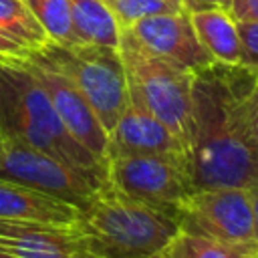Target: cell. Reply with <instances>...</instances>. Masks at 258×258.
Instances as JSON below:
<instances>
[{
  "label": "cell",
  "mask_w": 258,
  "mask_h": 258,
  "mask_svg": "<svg viewBox=\"0 0 258 258\" xmlns=\"http://www.w3.org/2000/svg\"><path fill=\"white\" fill-rule=\"evenodd\" d=\"M238 64L214 62L194 75V131L189 159L196 189H258V141L238 111Z\"/></svg>",
  "instance_id": "obj_1"
},
{
  "label": "cell",
  "mask_w": 258,
  "mask_h": 258,
  "mask_svg": "<svg viewBox=\"0 0 258 258\" xmlns=\"http://www.w3.org/2000/svg\"><path fill=\"white\" fill-rule=\"evenodd\" d=\"M0 133L73 167L107 177V161L71 137L22 58H0Z\"/></svg>",
  "instance_id": "obj_2"
},
{
  "label": "cell",
  "mask_w": 258,
  "mask_h": 258,
  "mask_svg": "<svg viewBox=\"0 0 258 258\" xmlns=\"http://www.w3.org/2000/svg\"><path fill=\"white\" fill-rule=\"evenodd\" d=\"M79 226L101 258H159L179 232L173 212L133 200L109 181L81 210Z\"/></svg>",
  "instance_id": "obj_3"
},
{
  "label": "cell",
  "mask_w": 258,
  "mask_h": 258,
  "mask_svg": "<svg viewBox=\"0 0 258 258\" xmlns=\"http://www.w3.org/2000/svg\"><path fill=\"white\" fill-rule=\"evenodd\" d=\"M117 48L127 77L129 103L155 115L189 147L194 131V73L155 56L127 28H121Z\"/></svg>",
  "instance_id": "obj_4"
},
{
  "label": "cell",
  "mask_w": 258,
  "mask_h": 258,
  "mask_svg": "<svg viewBox=\"0 0 258 258\" xmlns=\"http://www.w3.org/2000/svg\"><path fill=\"white\" fill-rule=\"evenodd\" d=\"M30 58L42 60L62 73L85 97L103 129L109 133L129 107V89L119 48L77 42L54 44L30 50Z\"/></svg>",
  "instance_id": "obj_5"
},
{
  "label": "cell",
  "mask_w": 258,
  "mask_h": 258,
  "mask_svg": "<svg viewBox=\"0 0 258 258\" xmlns=\"http://www.w3.org/2000/svg\"><path fill=\"white\" fill-rule=\"evenodd\" d=\"M107 161V181L125 196L175 214L194 185L191 159L185 151L119 155Z\"/></svg>",
  "instance_id": "obj_6"
},
{
  "label": "cell",
  "mask_w": 258,
  "mask_h": 258,
  "mask_svg": "<svg viewBox=\"0 0 258 258\" xmlns=\"http://www.w3.org/2000/svg\"><path fill=\"white\" fill-rule=\"evenodd\" d=\"M0 179L44 191L77 206L79 210H83L91 196L107 181V177L73 167L48 153L8 137L0 139Z\"/></svg>",
  "instance_id": "obj_7"
},
{
  "label": "cell",
  "mask_w": 258,
  "mask_h": 258,
  "mask_svg": "<svg viewBox=\"0 0 258 258\" xmlns=\"http://www.w3.org/2000/svg\"><path fill=\"white\" fill-rule=\"evenodd\" d=\"M175 216L181 232L226 244H256L250 189H194L177 204Z\"/></svg>",
  "instance_id": "obj_8"
},
{
  "label": "cell",
  "mask_w": 258,
  "mask_h": 258,
  "mask_svg": "<svg viewBox=\"0 0 258 258\" xmlns=\"http://www.w3.org/2000/svg\"><path fill=\"white\" fill-rule=\"evenodd\" d=\"M0 248L14 258H101L79 224L0 220Z\"/></svg>",
  "instance_id": "obj_9"
},
{
  "label": "cell",
  "mask_w": 258,
  "mask_h": 258,
  "mask_svg": "<svg viewBox=\"0 0 258 258\" xmlns=\"http://www.w3.org/2000/svg\"><path fill=\"white\" fill-rule=\"evenodd\" d=\"M127 30L149 52L194 75L216 62L200 42L187 10L151 14L133 22Z\"/></svg>",
  "instance_id": "obj_10"
},
{
  "label": "cell",
  "mask_w": 258,
  "mask_h": 258,
  "mask_svg": "<svg viewBox=\"0 0 258 258\" xmlns=\"http://www.w3.org/2000/svg\"><path fill=\"white\" fill-rule=\"evenodd\" d=\"M22 62L26 69L36 77L38 85L46 93L50 105L54 107L58 119L62 121L64 129L71 133L75 141H79L85 149H89L95 157L105 161V149H107V131L99 123L97 115L85 101V97L79 93V89L56 69L50 64L24 56Z\"/></svg>",
  "instance_id": "obj_11"
},
{
  "label": "cell",
  "mask_w": 258,
  "mask_h": 258,
  "mask_svg": "<svg viewBox=\"0 0 258 258\" xmlns=\"http://www.w3.org/2000/svg\"><path fill=\"white\" fill-rule=\"evenodd\" d=\"M169 151L189 153V147L163 121L135 103H129L115 127L107 133L105 159L119 155H151Z\"/></svg>",
  "instance_id": "obj_12"
},
{
  "label": "cell",
  "mask_w": 258,
  "mask_h": 258,
  "mask_svg": "<svg viewBox=\"0 0 258 258\" xmlns=\"http://www.w3.org/2000/svg\"><path fill=\"white\" fill-rule=\"evenodd\" d=\"M81 210L28 185L0 179V220H36L52 224H79Z\"/></svg>",
  "instance_id": "obj_13"
},
{
  "label": "cell",
  "mask_w": 258,
  "mask_h": 258,
  "mask_svg": "<svg viewBox=\"0 0 258 258\" xmlns=\"http://www.w3.org/2000/svg\"><path fill=\"white\" fill-rule=\"evenodd\" d=\"M194 30L216 62L240 64V34L236 16L224 8H204L189 12Z\"/></svg>",
  "instance_id": "obj_14"
},
{
  "label": "cell",
  "mask_w": 258,
  "mask_h": 258,
  "mask_svg": "<svg viewBox=\"0 0 258 258\" xmlns=\"http://www.w3.org/2000/svg\"><path fill=\"white\" fill-rule=\"evenodd\" d=\"M73 24L81 42L119 46V24L101 0H69Z\"/></svg>",
  "instance_id": "obj_15"
},
{
  "label": "cell",
  "mask_w": 258,
  "mask_h": 258,
  "mask_svg": "<svg viewBox=\"0 0 258 258\" xmlns=\"http://www.w3.org/2000/svg\"><path fill=\"white\" fill-rule=\"evenodd\" d=\"M159 258H258L256 244H226L220 240L177 232Z\"/></svg>",
  "instance_id": "obj_16"
},
{
  "label": "cell",
  "mask_w": 258,
  "mask_h": 258,
  "mask_svg": "<svg viewBox=\"0 0 258 258\" xmlns=\"http://www.w3.org/2000/svg\"><path fill=\"white\" fill-rule=\"evenodd\" d=\"M0 32L28 50L42 48L48 42L44 28L32 16L24 0H0Z\"/></svg>",
  "instance_id": "obj_17"
},
{
  "label": "cell",
  "mask_w": 258,
  "mask_h": 258,
  "mask_svg": "<svg viewBox=\"0 0 258 258\" xmlns=\"http://www.w3.org/2000/svg\"><path fill=\"white\" fill-rule=\"evenodd\" d=\"M32 16L44 28L48 42L54 44H77L81 42L73 24V12L69 0H24Z\"/></svg>",
  "instance_id": "obj_18"
},
{
  "label": "cell",
  "mask_w": 258,
  "mask_h": 258,
  "mask_svg": "<svg viewBox=\"0 0 258 258\" xmlns=\"http://www.w3.org/2000/svg\"><path fill=\"white\" fill-rule=\"evenodd\" d=\"M236 111L244 131L250 135V139L258 141V71L254 69L240 67L238 71Z\"/></svg>",
  "instance_id": "obj_19"
},
{
  "label": "cell",
  "mask_w": 258,
  "mask_h": 258,
  "mask_svg": "<svg viewBox=\"0 0 258 258\" xmlns=\"http://www.w3.org/2000/svg\"><path fill=\"white\" fill-rule=\"evenodd\" d=\"M113 18L117 20L119 28H129L133 22L163 12H181V8L173 6L167 0H101Z\"/></svg>",
  "instance_id": "obj_20"
},
{
  "label": "cell",
  "mask_w": 258,
  "mask_h": 258,
  "mask_svg": "<svg viewBox=\"0 0 258 258\" xmlns=\"http://www.w3.org/2000/svg\"><path fill=\"white\" fill-rule=\"evenodd\" d=\"M240 34V67L258 71V22L238 20Z\"/></svg>",
  "instance_id": "obj_21"
},
{
  "label": "cell",
  "mask_w": 258,
  "mask_h": 258,
  "mask_svg": "<svg viewBox=\"0 0 258 258\" xmlns=\"http://www.w3.org/2000/svg\"><path fill=\"white\" fill-rule=\"evenodd\" d=\"M230 12L236 16V20L258 22V0H232Z\"/></svg>",
  "instance_id": "obj_22"
},
{
  "label": "cell",
  "mask_w": 258,
  "mask_h": 258,
  "mask_svg": "<svg viewBox=\"0 0 258 258\" xmlns=\"http://www.w3.org/2000/svg\"><path fill=\"white\" fill-rule=\"evenodd\" d=\"M28 52L30 50L26 46L0 32V58H24L28 56Z\"/></svg>",
  "instance_id": "obj_23"
},
{
  "label": "cell",
  "mask_w": 258,
  "mask_h": 258,
  "mask_svg": "<svg viewBox=\"0 0 258 258\" xmlns=\"http://www.w3.org/2000/svg\"><path fill=\"white\" fill-rule=\"evenodd\" d=\"M183 2V8L187 12H194V10H204V8H214V6H220L218 0H181Z\"/></svg>",
  "instance_id": "obj_24"
},
{
  "label": "cell",
  "mask_w": 258,
  "mask_h": 258,
  "mask_svg": "<svg viewBox=\"0 0 258 258\" xmlns=\"http://www.w3.org/2000/svg\"><path fill=\"white\" fill-rule=\"evenodd\" d=\"M252 218H254V242L258 244V189H252Z\"/></svg>",
  "instance_id": "obj_25"
},
{
  "label": "cell",
  "mask_w": 258,
  "mask_h": 258,
  "mask_svg": "<svg viewBox=\"0 0 258 258\" xmlns=\"http://www.w3.org/2000/svg\"><path fill=\"white\" fill-rule=\"evenodd\" d=\"M167 2H171L173 6H177V8H181V10H185V8H183V2H181V0H167Z\"/></svg>",
  "instance_id": "obj_26"
},
{
  "label": "cell",
  "mask_w": 258,
  "mask_h": 258,
  "mask_svg": "<svg viewBox=\"0 0 258 258\" xmlns=\"http://www.w3.org/2000/svg\"><path fill=\"white\" fill-rule=\"evenodd\" d=\"M230 2H232V0H218V4L224 6V8H228V10H230Z\"/></svg>",
  "instance_id": "obj_27"
},
{
  "label": "cell",
  "mask_w": 258,
  "mask_h": 258,
  "mask_svg": "<svg viewBox=\"0 0 258 258\" xmlns=\"http://www.w3.org/2000/svg\"><path fill=\"white\" fill-rule=\"evenodd\" d=\"M0 258H14V256H12V254H8L6 250H2V248H0Z\"/></svg>",
  "instance_id": "obj_28"
},
{
  "label": "cell",
  "mask_w": 258,
  "mask_h": 258,
  "mask_svg": "<svg viewBox=\"0 0 258 258\" xmlns=\"http://www.w3.org/2000/svg\"><path fill=\"white\" fill-rule=\"evenodd\" d=\"M0 139H2V133H0Z\"/></svg>",
  "instance_id": "obj_29"
}]
</instances>
